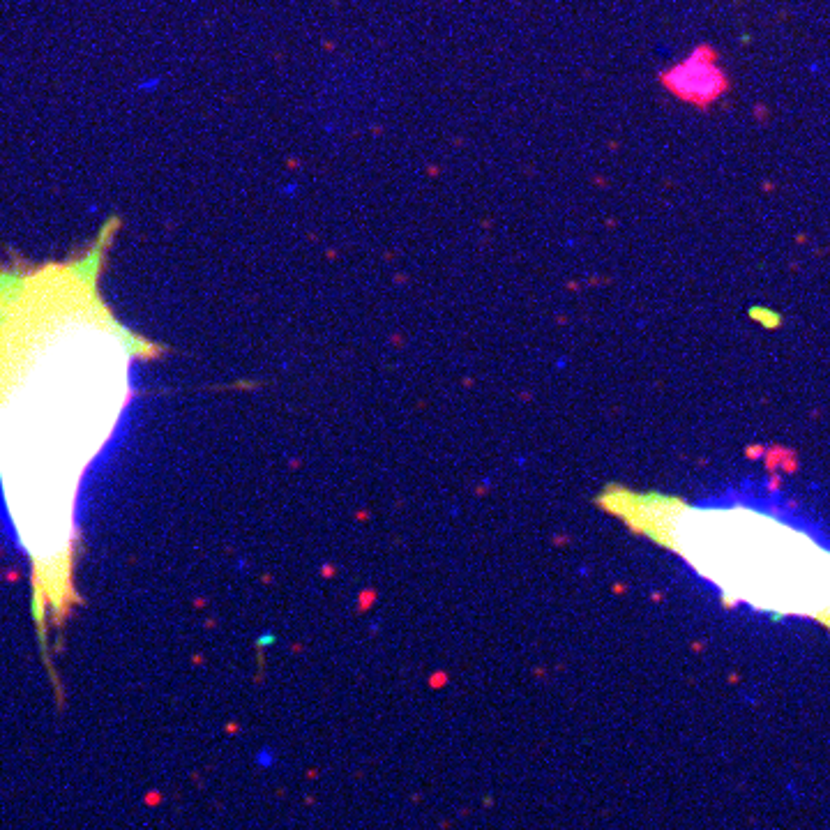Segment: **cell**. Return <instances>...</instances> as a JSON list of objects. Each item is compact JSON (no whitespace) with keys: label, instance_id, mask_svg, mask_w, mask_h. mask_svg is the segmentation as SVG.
<instances>
[{"label":"cell","instance_id":"cell-1","mask_svg":"<svg viewBox=\"0 0 830 830\" xmlns=\"http://www.w3.org/2000/svg\"><path fill=\"white\" fill-rule=\"evenodd\" d=\"M118 231L113 217L65 259L0 256V492L46 664L81 604V484L132 402V365L162 356L102 296Z\"/></svg>","mask_w":830,"mask_h":830},{"label":"cell","instance_id":"cell-2","mask_svg":"<svg viewBox=\"0 0 830 830\" xmlns=\"http://www.w3.org/2000/svg\"><path fill=\"white\" fill-rule=\"evenodd\" d=\"M598 503L676 551L725 598L830 625V542L775 498L736 494L683 505L609 487Z\"/></svg>","mask_w":830,"mask_h":830},{"label":"cell","instance_id":"cell-3","mask_svg":"<svg viewBox=\"0 0 830 830\" xmlns=\"http://www.w3.org/2000/svg\"><path fill=\"white\" fill-rule=\"evenodd\" d=\"M662 83L678 100L708 106L727 90V79L717 67V58L708 46H701L688 61L662 74Z\"/></svg>","mask_w":830,"mask_h":830}]
</instances>
